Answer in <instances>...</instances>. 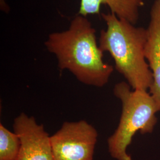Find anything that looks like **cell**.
<instances>
[{"label": "cell", "mask_w": 160, "mask_h": 160, "mask_svg": "<svg viewBox=\"0 0 160 160\" xmlns=\"http://www.w3.org/2000/svg\"><path fill=\"white\" fill-rule=\"evenodd\" d=\"M106 29L100 32L99 46L114 60L115 68L134 90L147 91L153 83L152 74L145 58L147 30L135 27L112 12L102 13Z\"/></svg>", "instance_id": "cell-2"}, {"label": "cell", "mask_w": 160, "mask_h": 160, "mask_svg": "<svg viewBox=\"0 0 160 160\" xmlns=\"http://www.w3.org/2000/svg\"><path fill=\"white\" fill-rule=\"evenodd\" d=\"M13 128L20 141L16 160H53L51 137L33 117L22 113L14 119Z\"/></svg>", "instance_id": "cell-5"}, {"label": "cell", "mask_w": 160, "mask_h": 160, "mask_svg": "<svg viewBox=\"0 0 160 160\" xmlns=\"http://www.w3.org/2000/svg\"><path fill=\"white\" fill-rule=\"evenodd\" d=\"M107 6L120 18L135 24L139 18V8L144 5L142 0H81L78 14L87 17L99 14L102 6Z\"/></svg>", "instance_id": "cell-7"}, {"label": "cell", "mask_w": 160, "mask_h": 160, "mask_svg": "<svg viewBox=\"0 0 160 160\" xmlns=\"http://www.w3.org/2000/svg\"><path fill=\"white\" fill-rule=\"evenodd\" d=\"M98 133L86 120L64 122L51 137L53 160H93Z\"/></svg>", "instance_id": "cell-4"}, {"label": "cell", "mask_w": 160, "mask_h": 160, "mask_svg": "<svg viewBox=\"0 0 160 160\" xmlns=\"http://www.w3.org/2000/svg\"><path fill=\"white\" fill-rule=\"evenodd\" d=\"M96 33L87 17L78 14L68 30L51 33L45 45L56 56L61 70H69L86 85L102 87L114 69L104 61Z\"/></svg>", "instance_id": "cell-1"}, {"label": "cell", "mask_w": 160, "mask_h": 160, "mask_svg": "<svg viewBox=\"0 0 160 160\" xmlns=\"http://www.w3.org/2000/svg\"><path fill=\"white\" fill-rule=\"evenodd\" d=\"M145 55L152 77L150 94L160 109V0H155L150 12Z\"/></svg>", "instance_id": "cell-6"}, {"label": "cell", "mask_w": 160, "mask_h": 160, "mask_svg": "<svg viewBox=\"0 0 160 160\" xmlns=\"http://www.w3.org/2000/svg\"><path fill=\"white\" fill-rule=\"evenodd\" d=\"M20 147L17 134L0 125V160H16Z\"/></svg>", "instance_id": "cell-8"}, {"label": "cell", "mask_w": 160, "mask_h": 160, "mask_svg": "<svg viewBox=\"0 0 160 160\" xmlns=\"http://www.w3.org/2000/svg\"><path fill=\"white\" fill-rule=\"evenodd\" d=\"M114 94L122 102L120 122L114 133L108 139L109 152L116 160H132L127 148L137 132L151 133L157 123L158 104L147 91L131 90V86L120 82L114 86Z\"/></svg>", "instance_id": "cell-3"}]
</instances>
